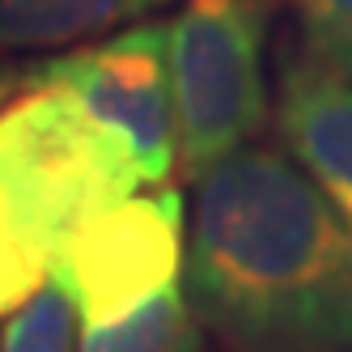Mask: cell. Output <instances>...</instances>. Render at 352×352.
Wrapping results in <instances>:
<instances>
[{"label": "cell", "mask_w": 352, "mask_h": 352, "mask_svg": "<svg viewBox=\"0 0 352 352\" xmlns=\"http://www.w3.org/2000/svg\"><path fill=\"white\" fill-rule=\"evenodd\" d=\"M187 306L234 352H352V234L327 191L272 148L199 174Z\"/></svg>", "instance_id": "1"}, {"label": "cell", "mask_w": 352, "mask_h": 352, "mask_svg": "<svg viewBox=\"0 0 352 352\" xmlns=\"http://www.w3.org/2000/svg\"><path fill=\"white\" fill-rule=\"evenodd\" d=\"M144 187L132 148L60 89L0 111V314L30 301L81 225Z\"/></svg>", "instance_id": "2"}, {"label": "cell", "mask_w": 352, "mask_h": 352, "mask_svg": "<svg viewBox=\"0 0 352 352\" xmlns=\"http://www.w3.org/2000/svg\"><path fill=\"white\" fill-rule=\"evenodd\" d=\"M267 0H183L170 26L179 166L199 179L267 123Z\"/></svg>", "instance_id": "3"}, {"label": "cell", "mask_w": 352, "mask_h": 352, "mask_svg": "<svg viewBox=\"0 0 352 352\" xmlns=\"http://www.w3.org/2000/svg\"><path fill=\"white\" fill-rule=\"evenodd\" d=\"M21 89H60L81 111L132 148L144 187H157L179 166V123H174V72L170 30L144 21L107 43L56 56L21 72Z\"/></svg>", "instance_id": "4"}, {"label": "cell", "mask_w": 352, "mask_h": 352, "mask_svg": "<svg viewBox=\"0 0 352 352\" xmlns=\"http://www.w3.org/2000/svg\"><path fill=\"white\" fill-rule=\"evenodd\" d=\"M187 208L179 191L128 195L94 212L72 234L52 267L81 327H102L179 285Z\"/></svg>", "instance_id": "5"}, {"label": "cell", "mask_w": 352, "mask_h": 352, "mask_svg": "<svg viewBox=\"0 0 352 352\" xmlns=\"http://www.w3.org/2000/svg\"><path fill=\"white\" fill-rule=\"evenodd\" d=\"M280 136L352 234V77L301 60L280 85Z\"/></svg>", "instance_id": "6"}, {"label": "cell", "mask_w": 352, "mask_h": 352, "mask_svg": "<svg viewBox=\"0 0 352 352\" xmlns=\"http://www.w3.org/2000/svg\"><path fill=\"white\" fill-rule=\"evenodd\" d=\"M170 0H0V47H52L136 21Z\"/></svg>", "instance_id": "7"}, {"label": "cell", "mask_w": 352, "mask_h": 352, "mask_svg": "<svg viewBox=\"0 0 352 352\" xmlns=\"http://www.w3.org/2000/svg\"><path fill=\"white\" fill-rule=\"evenodd\" d=\"M77 352H199V318L179 285L102 327H81Z\"/></svg>", "instance_id": "8"}, {"label": "cell", "mask_w": 352, "mask_h": 352, "mask_svg": "<svg viewBox=\"0 0 352 352\" xmlns=\"http://www.w3.org/2000/svg\"><path fill=\"white\" fill-rule=\"evenodd\" d=\"M0 352H77V310L60 280H47L30 301L17 306Z\"/></svg>", "instance_id": "9"}, {"label": "cell", "mask_w": 352, "mask_h": 352, "mask_svg": "<svg viewBox=\"0 0 352 352\" xmlns=\"http://www.w3.org/2000/svg\"><path fill=\"white\" fill-rule=\"evenodd\" d=\"M310 60L352 77V0H297Z\"/></svg>", "instance_id": "10"}, {"label": "cell", "mask_w": 352, "mask_h": 352, "mask_svg": "<svg viewBox=\"0 0 352 352\" xmlns=\"http://www.w3.org/2000/svg\"><path fill=\"white\" fill-rule=\"evenodd\" d=\"M17 94H21V72H13V68L0 64V111H5Z\"/></svg>", "instance_id": "11"}]
</instances>
